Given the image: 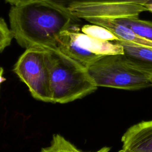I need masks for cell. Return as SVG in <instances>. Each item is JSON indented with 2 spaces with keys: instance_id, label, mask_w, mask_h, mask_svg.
I'll list each match as a JSON object with an SVG mask.
<instances>
[{
  "instance_id": "6da1fadb",
  "label": "cell",
  "mask_w": 152,
  "mask_h": 152,
  "mask_svg": "<svg viewBox=\"0 0 152 152\" xmlns=\"http://www.w3.org/2000/svg\"><path fill=\"white\" fill-rule=\"evenodd\" d=\"M8 17L14 39L23 48H57L61 34L81 31V19L44 0H26L11 6Z\"/></svg>"
},
{
  "instance_id": "7a4b0ae2",
  "label": "cell",
  "mask_w": 152,
  "mask_h": 152,
  "mask_svg": "<svg viewBox=\"0 0 152 152\" xmlns=\"http://www.w3.org/2000/svg\"><path fill=\"white\" fill-rule=\"evenodd\" d=\"M43 49L50 75L52 103H67L97 89L87 68L58 48Z\"/></svg>"
},
{
  "instance_id": "3957f363",
  "label": "cell",
  "mask_w": 152,
  "mask_h": 152,
  "mask_svg": "<svg viewBox=\"0 0 152 152\" xmlns=\"http://www.w3.org/2000/svg\"><path fill=\"white\" fill-rule=\"evenodd\" d=\"M87 69L97 87L137 90L152 87V77L130 65L123 54L105 56Z\"/></svg>"
},
{
  "instance_id": "277c9868",
  "label": "cell",
  "mask_w": 152,
  "mask_h": 152,
  "mask_svg": "<svg viewBox=\"0 0 152 152\" xmlns=\"http://www.w3.org/2000/svg\"><path fill=\"white\" fill-rule=\"evenodd\" d=\"M13 71L26 84L33 98L52 103L50 75L43 48L26 49L16 62Z\"/></svg>"
},
{
  "instance_id": "5b68a950",
  "label": "cell",
  "mask_w": 152,
  "mask_h": 152,
  "mask_svg": "<svg viewBox=\"0 0 152 152\" xmlns=\"http://www.w3.org/2000/svg\"><path fill=\"white\" fill-rule=\"evenodd\" d=\"M122 150L128 152H152V120L129 127L121 138Z\"/></svg>"
},
{
  "instance_id": "8992f818",
  "label": "cell",
  "mask_w": 152,
  "mask_h": 152,
  "mask_svg": "<svg viewBox=\"0 0 152 152\" xmlns=\"http://www.w3.org/2000/svg\"><path fill=\"white\" fill-rule=\"evenodd\" d=\"M122 46L127 62L139 71L152 77V47L122 40L113 42Z\"/></svg>"
},
{
  "instance_id": "52a82bcc",
  "label": "cell",
  "mask_w": 152,
  "mask_h": 152,
  "mask_svg": "<svg viewBox=\"0 0 152 152\" xmlns=\"http://www.w3.org/2000/svg\"><path fill=\"white\" fill-rule=\"evenodd\" d=\"M69 31L71 36L78 46L87 52L101 56L124 54L122 46L116 43L96 39L81 31L69 30Z\"/></svg>"
},
{
  "instance_id": "ba28073f",
  "label": "cell",
  "mask_w": 152,
  "mask_h": 152,
  "mask_svg": "<svg viewBox=\"0 0 152 152\" xmlns=\"http://www.w3.org/2000/svg\"><path fill=\"white\" fill-rule=\"evenodd\" d=\"M69 31L62 32L59 36L57 48L62 52L87 68L104 57L82 49L71 36Z\"/></svg>"
},
{
  "instance_id": "9c48e42d",
  "label": "cell",
  "mask_w": 152,
  "mask_h": 152,
  "mask_svg": "<svg viewBox=\"0 0 152 152\" xmlns=\"http://www.w3.org/2000/svg\"><path fill=\"white\" fill-rule=\"evenodd\" d=\"M85 20L91 24L106 28L112 32L120 40L142 46L152 47V41L138 35L129 28L118 23L112 18H88L85 19Z\"/></svg>"
},
{
  "instance_id": "30bf717a",
  "label": "cell",
  "mask_w": 152,
  "mask_h": 152,
  "mask_svg": "<svg viewBox=\"0 0 152 152\" xmlns=\"http://www.w3.org/2000/svg\"><path fill=\"white\" fill-rule=\"evenodd\" d=\"M113 20L129 28L138 35L152 41V21L141 20L138 17H125Z\"/></svg>"
},
{
  "instance_id": "8fae6325",
  "label": "cell",
  "mask_w": 152,
  "mask_h": 152,
  "mask_svg": "<svg viewBox=\"0 0 152 152\" xmlns=\"http://www.w3.org/2000/svg\"><path fill=\"white\" fill-rule=\"evenodd\" d=\"M110 147H103L94 152H109ZM39 152H85L77 148L71 142L59 134L53 135L50 145L42 148Z\"/></svg>"
},
{
  "instance_id": "7c38bea8",
  "label": "cell",
  "mask_w": 152,
  "mask_h": 152,
  "mask_svg": "<svg viewBox=\"0 0 152 152\" xmlns=\"http://www.w3.org/2000/svg\"><path fill=\"white\" fill-rule=\"evenodd\" d=\"M81 32L100 40L112 42L119 40V39L109 30L96 24L84 25L81 27Z\"/></svg>"
},
{
  "instance_id": "4fadbf2b",
  "label": "cell",
  "mask_w": 152,
  "mask_h": 152,
  "mask_svg": "<svg viewBox=\"0 0 152 152\" xmlns=\"http://www.w3.org/2000/svg\"><path fill=\"white\" fill-rule=\"evenodd\" d=\"M14 34L11 27H8L5 20L1 17L0 20V51L2 52L4 50L9 46Z\"/></svg>"
},
{
  "instance_id": "5bb4252c",
  "label": "cell",
  "mask_w": 152,
  "mask_h": 152,
  "mask_svg": "<svg viewBox=\"0 0 152 152\" xmlns=\"http://www.w3.org/2000/svg\"><path fill=\"white\" fill-rule=\"evenodd\" d=\"M4 1H5L7 2L10 4L12 6V5H17L23 3V2L26 1V0H4Z\"/></svg>"
},
{
  "instance_id": "9a60e30c",
  "label": "cell",
  "mask_w": 152,
  "mask_h": 152,
  "mask_svg": "<svg viewBox=\"0 0 152 152\" xmlns=\"http://www.w3.org/2000/svg\"><path fill=\"white\" fill-rule=\"evenodd\" d=\"M145 7H146V8L147 9L148 11H150V12L152 13V4L146 5L145 6Z\"/></svg>"
},
{
  "instance_id": "2e32d148",
  "label": "cell",
  "mask_w": 152,
  "mask_h": 152,
  "mask_svg": "<svg viewBox=\"0 0 152 152\" xmlns=\"http://www.w3.org/2000/svg\"><path fill=\"white\" fill-rule=\"evenodd\" d=\"M118 152H128V151H125V150H119V151H118Z\"/></svg>"
}]
</instances>
